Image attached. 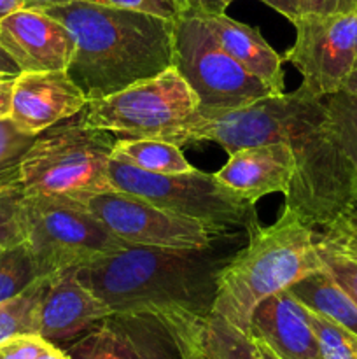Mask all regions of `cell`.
Wrapping results in <instances>:
<instances>
[{
  "label": "cell",
  "instance_id": "cell-35",
  "mask_svg": "<svg viewBox=\"0 0 357 359\" xmlns=\"http://www.w3.org/2000/svg\"><path fill=\"white\" fill-rule=\"evenodd\" d=\"M18 242H21V233L20 228H18L16 219H14L10 221V223H7L6 226L0 228V252H2L4 249L10 248V245L18 244Z\"/></svg>",
  "mask_w": 357,
  "mask_h": 359
},
{
  "label": "cell",
  "instance_id": "cell-6",
  "mask_svg": "<svg viewBox=\"0 0 357 359\" xmlns=\"http://www.w3.org/2000/svg\"><path fill=\"white\" fill-rule=\"evenodd\" d=\"M16 223L42 277L97 265L132 248L72 200L23 195Z\"/></svg>",
  "mask_w": 357,
  "mask_h": 359
},
{
  "label": "cell",
  "instance_id": "cell-27",
  "mask_svg": "<svg viewBox=\"0 0 357 359\" xmlns=\"http://www.w3.org/2000/svg\"><path fill=\"white\" fill-rule=\"evenodd\" d=\"M34 135L23 133L7 119H0V189L20 182V167Z\"/></svg>",
  "mask_w": 357,
  "mask_h": 359
},
{
  "label": "cell",
  "instance_id": "cell-13",
  "mask_svg": "<svg viewBox=\"0 0 357 359\" xmlns=\"http://www.w3.org/2000/svg\"><path fill=\"white\" fill-rule=\"evenodd\" d=\"M0 44L20 72L66 70L76 55L72 32L41 9L23 7L0 21Z\"/></svg>",
  "mask_w": 357,
  "mask_h": 359
},
{
  "label": "cell",
  "instance_id": "cell-12",
  "mask_svg": "<svg viewBox=\"0 0 357 359\" xmlns=\"http://www.w3.org/2000/svg\"><path fill=\"white\" fill-rule=\"evenodd\" d=\"M296 41L284 55L301 76V90L318 98L345 88L357 63V7L336 14H301Z\"/></svg>",
  "mask_w": 357,
  "mask_h": 359
},
{
  "label": "cell",
  "instance_id": "cell-24",
  "mask_svg": "<svg viewBox=\"0 0 357 359\" xmlns=\"http://www.w3.org/2000/svg\"><path fill=\"white\" fill-rule=\"evenodd\" d=\"M38 279L42 276L23 241L0 252V305L16 298Z\"/></svg>",
  "mask_w": 357,
  "mask_h": 359
},
{
  "label": "cell",
  "instance_id": "cell-19",
  "mask_svg": "<svg viewBox=\"0 0 357 359\" xmlns=\"http://www.w3.org/2000/svg\"><path fill=\"white\" fill-rule=\"evenodd\" d=\"M322 266L357 304V203L315 233Z\"/></svg>",
  "mask_w": 357,
  "mask_h": 359
},
{
  "label": "cell",
  "instance_id": "cell-23",
  "mask_svg": "<svg viewBox=\"0 0 357 359\" xmlns=\"http://www.w3.org/2000/svg\"><path fill=\"white\" fill-rule=\"evenodd\" d=\"M48 277L35 280L23 293L0 305V344L10 337L37 333L38 305L48 284Z\"/></svg>",
  "mask_w": 357,
  "mask_h": 359
},
{
  "label": "cell",
  "instance_id": "cell-44",
  "mask_svg": "<svg viewBox=\"0 0 357 359\" xmlns=\"http://www.w3.org/2000/svg\"><path fill=\"white\" fill-rule=\"evenodd\" d=\"M7 77H14V76H6V74H0V79H7Z\"/></svg>",
  "mask_w": 357,
  "mask_h": 359
},
{
  "label": "cell",
  "instance_id": "cell-7",
  "mask_svg": "<svg viewBox=\"0 0 357 359\" xmlns=\"http://www.w3.org/2000/svg\"><path fill=\"white\" fill-rule=\"evenodd\" d=\"M112 189L147 200L177 216L200 221L231 235L247 230L255 219V203L224 186L216 174L192 168L182 174H150L126 161L111 158Z\"/></svg>",
  "mask_w": 357,
  "mask_h": 359
},
{
  "label": "cell",
  "instance_id": "cell-40",
  "mask_svg": "<svg viewBox=\"0 0 357 359\" xmlns=\"http://www.w3.org/2000/svg\"><path fill=\"white\" fill-rule=\"evenodd\" d=\"M343 90L349 91V93L357 95V63H356V67H354L352 74L349 76V79H346L345 88H343Z\"/></svg>",
  "mask_w": 357,
  "mask_h": 359
},
{
  "label": "cell",
  "instance_id": "cell-28",
  "mask_svg": "<svg viewBox=\"0 0 357 359\" xmlns=\"http://www.w3.org/2000/svg\"><path fill=\"white\" fill-rule=\"evenodd\" d=\"M48 344L37 333L10 337L0 344V359H37Z\"/></svg>",
  "mask_w": 357,
  "mask_h": 359
},
{
  "label": "cell",
  "instance_id": "cell-29",
  "mask_svg": "<svg viewBox=\"0 0 357 359\" xmlns=\"http://www.w3.org/2000/svg\"><path fill=\"white\" fill-rule=\"evenodd\" d=\"M90 2L139 11V13L153 14V16H160L172 21L181 14L178 4L175 0H90Z\"/></svg>",
  "mask_w": 357,
  "mask_h": 359
},
{
  "label": "cell",
  "instance_id": "cell-5",
  "mask_svg": "<svg viewBox=\"0 0 357 359\" xmlns=\"http://www.w3.org/2000/svg\"><path fill=\"white\" fill-rule=\"evenodd\" d=\"M118 135L84 121L83 111L35 137L20 167L24 195L74 200L112 191L108 179Z\"/></svg>",
  "mask_w": 357,
  "mask_h": 359
},
{
  "label": "cell",
  "instance_id": "cell-21",
  "mask_svg": "<svg viewBox=\"0 0 357 359\" xmlns=\"http://www.w3.org/2000/svg\"><path fill=\"white\" fill-rule=\"evenodd\" d=\"M112 158L150 174H182L195 168L184 158L181 146L161 139L119 137Z\"/></svg>",
  "mask_w": 357,
  "mask_h": 359
},
{
  "label": "cell",
  "instance_id": "cell-10",
  "mask_svg": "<svg viewBox=\"0 0 357 359\" xmlns=\"http://www.w3.org/2000/svg\"><path fill=\"white\" fill-rule=\"evenodd\" d=\"M203 326L170 321L150 312H114L74 340L70 359H191Z\"/></svg>",
  "mask_w": 357,
  "mask_h": 359
},
{
  "label": "cell",
  "instance_id": "cell-16",
  "mask_svg": "<svg viewBox=\"0 0 357 359\" xmlns=\"http://www.w3.org/2000/svg\"><path fill=\"white\" fill-rule=\"evenodd\" d=\"M248 335L280 359H322L304 305L289 290L265 298L251 318Z\"/></svg>",
  "mask_w": 357,
  "mask_h": 359
},
{
  "label": "cell",
  "instance_id": "cell-25",
  "mask_svg": "<svg viewBox=\"0 0 357 359\" xmlns=\"http://www.w3.org/2000/svg\"><path fill=\"white\" fill-rule=\"evenodd\" d=\"M324 102L332 133L357 172V95L342 90Z\"/></svg>",
  "mask_w": 357,
  "mask_h": 359
},
{
  "label": "cell",
  "instance_id": "cell-26",
  "mask_svg": "<svg viewBox=\"0 0 357 359\" xmlns=\"http://www.w3.org/2000/svg\"><path fill=\"white\" fill-rule=\"evenodd\" d=\"M304 311L318 342L322 359H357V335L310 309L304 307Z\"/></svg>",
  "mask_w": 357,
  "mask_h": 359
},
{
  "label": "cell",
  "instance_id": "cell-2",
  "mask_svg": "<svg viewBox=\"0 0 357 359\" xmlns=\"http://www.w3.org/2000/svg\"><path fill=\"white\" fill-rule=\"evenodd\" d=\"M41 11L76 37L66 72L88 100L107 97L174 65V21L139 11L69 0Z\"/></svg>",
  "mask_w": 357,
  "mask_h": 359
},
{
  "label": "cell",
  "instance_id": "cell-15",
  "mask_svg": "<svg viewBox=\"0 0 357 359\" xmlns=\"http://www.w3.org/2000/svg\"><path fill=\"white\" fill-rule=\"evenodd\" d=\"M114 314L111 307L84 286L76 270H62L48 277L37 314V333L58 346L80 335Z\"/></svg>",
  "mask_w": 357,
  "mask_h": 359
},
{
  "label": "cell",
  "instance_id": "cell-3",
  "mask_svg": "<svg viewBox=\"0 0 357 359\" xmlns=\"http://www.w3.org/2000/svg\"><path fill=\"white\" fill-rule=\"evenodd\" d=\"M233 255L128 248L97 265L76 270L114 312H150L178 323H202L212 314L217 276Z\"/></svg>",
  "mask_w": 357,
  "mask_h": 359
},
{
  "label": "cell",
  "instance_id": "cell-37",
  "mask_svg": "<svg viewBox=\"0 0 357 359\" xmlns=\"http://www.w3.org/2000/svg\"><path fill=\"white\" fill-rule=\"evenodd\" d=\"M37 359H70V356L65 353V349H59L58 346L48 344L46 349L38 354Z\"/></svg>",
  "mask_w": 357,
  "mask_h": 359
},
{
  "label": "cell",
  "instance_id": "cell-31",
  "mask_svg": "<svg viewBox=\"0 0 357 359\" xmlns=\"http://www.w3.org/2000/svg\"><path fill=\"white\" fill-rule=\"evenodd\" d=\"M23 195L24 193L20 182L0 189V228L16 219L18 207H20Z\"/></svg>",
  "mask_w": 357,
  "mask_h": 359
},
{
  "label": "cell",
  "instance_id": "cell-4",
  "mask_svg": "<svg viewBox=\"0 0 357 359\" xmlns=\"http://www.w3.org/2000/svg\"><path fill=\"white\" fill-rule=\"evenodd\" d=\"M247 245L233 252L217 276L212 314L248 333L251 318L265 298L322 269L315 228L284 207L275 223L255 219L247 228Z\"/></svg>",
  "mask_w": 357,
  "mask_h": 359
},
{
  "label": "cell",
  "instance_id": "cell-43",
  "mask_svg": "<svg viewBox=\"0 0 357 359\" xmlns=\"http://www.w3.org/2000/svg\"><path fill=\"white\" fill-rule=\"evenodd\" d=\"M191 359H206V358L203 356V354H202V351H200V353H198V354H195V356H192Z\"/></svg>",
  "mask_w": 357,
  "mask_h": 359
},
{
  "label": "cell",
  "instance_id": "cell-34",
  "mask_svg": "<svg viewBox=\"0 0 357 359\" xmlns=\"http://www.w3.org/2000/svg\"><path fill=\"white\" fill-rule=\"evenodd\" d=\"M181 13L188 11H224L219 0H175Z\"/></svg>",
  "mask_w": 357,
  "mask_h": 359
},
{
  "label": "cell",
  "instance_id": "cell-22",
  "mask_svg": "<svg viewBox=\"0 0 357 359\" xmlns=\"http://www.w3.org/2000/svg\"><path fill=\"white\" fill-rule=\"evenodd\" d=\"M200 351L206 359H262L248 333L216 314L206 318Z\"/></svg>",
  "mask_w": 357,
  "mask_h": 359
},
{
  "label": "cell",
  "instance_id": "cell-14",
  "mask_svg": "<svg viewBox=\"0 0 357 359\" xmlns=\"http://www.w3.org/2000/svg\"><path fill=\"white\" fill-rule=\"evenodd\" d=\"M88 102L66 70L21 72L14 79L9 119L18 130L37 137L56 123L79 114Z\"/></svg>",
  "mask_w": 357,
  "mask_h": 359
},
{
  "label": "cell",
  "instance_id": "cell-11",
  "mask_svg": "<svg viewBox=\"0 0 357 359\" xmlns=\"http://www.w3.org/2000/svg\"><path fill=\"white\" fill-rule=\"evenodd\" d=\"M132 248L206 251L230 237L200 221L177 216L147 200L122 191L93 193L74 198Z\"/></svg>",
  "mask_w": 357,
  "mask_h": 359
},
{
  "label": "cell",
  "instance_id": "cell-41",
  "mask_svg": "<svg viewBox=\"0 0 357 359\" xmlns=\"http://www.w3.org/2000/svg\"><path fill=\"white\" fill-rule=\"evenodd\" d=\"M254 340H255V339H254ZM255 346H258V349H259V353H261L262 359H280L279 356H276L275 353H273L272 349H270L268 346H265V344L259 342V340H255Z\"/></svg>",
  "mask_w": 357,
  "mask_h": 359
},
{
  "label": "cell",
  "instance_id": "cell-39",
  "mask_svg": "<svg viewBox=\"0 0 357 359\" xmlns=\"http://www.w3.org/2000/svg\"><path fill=\"white\" fill-rule=\"evenodd\" d=\"M24 7H31V9H42V7L55 6V4L69 2V0H23Z\"/></svg>",
  "mask_w": 357,
  "mask_h": 359
},
{
  "label": "cell",
  "instance_id": "cell-8",
  "mask_svg": "<svg viewBox=\"0 0 357 359\" xmlns=\"http://www.w3.org/2000/svg\"><path fill=\"white\" fill-rule=\"evenodd\" d=\"M200 100L175 67L83 109L84 121L118 137L168 140L198 112Z\"/></svg>",
  "mask_w": 357,
  "mask_h": 359
},
{
  "label": "cell",
  "instance_id": "cell-18",
  "mask_svg": "<svg viewBox=\"0 0 357 359\" xmlns=\"http://www.w3.org/2000/svg\"><path fill=\"white\" fill-rule=\"evenodd\" d=\"M217 44L245 70L284 93V58L266 42L258 28L233 20L224 11H195Z\"/></svg>",
  "mask_w": 357,
  "mask_h": 359
},
{
  "label": "cell",
  "instance_id": "cell-33",
  "mask_svg": "<svg viewBox=\"0 0 357 359\" xmlns=\"http://www.w3.org/2000/svg\"><path fill=\"white\" fill-rule=\"evenodd\" d=\"M16 77L0 79V119H7L10 116V104H13V88Z\"/></svg>",
  "mask_w": 357,
  "mask_h": 359
},
{
  "label": "cell",
  "instance_id": "cell-17",
  "mask_svg": "<svg viewBox=\"0 0 357 359\" xmlns=\"http://www.w3.org/2000/svg\"><path fill=\"white\" fill-rule=\"evenodd\" d=\"M293 174V154L282 142L240 147L216 172L224 186L252 203L272 193L286 195Z\"/></svg>",
  "mask_w": 357,
  "mask_h": 359
},
{
  "label": "cell",
  "instance_id": "cell-38",
  "mask_svg": "<svg viewBox=\"0 0 357 359\" xmlns=\"http://www.w3.org/2000/svg\"><path fill=\"white\" fill-rule=\"evenodd\" d=\"M23 0H0V21L6 16H9L10 13H14V11L23 9Z\"/></svg>",
  "mask_w": 357,
  "mask_h": 359
},
{
  "label": "cell",
  "instance_id": "cell-20",
  "mask_svg": "<svg viewBox=\"0 0 357 359\" xmlns=\"http://www.w3.org/2000/svg\"><path fill=\"white\" fill-rule=\"evenodd\" d=\"M300 304L357 335V304L322 266L289 287Z\"/></svg>",
  "mask_w": 357,
  "mask_h": 359
},
{
  "label": "cell",
  "instance_id": "cell-36",
  "mask_svg": "<svg viewBox=\"0 0 357 359\" xmlns=\"http://www.w3.org/2000/svg\"><path fill=\"white\" fill-rule=\"evenodd\" d=\"M0 74H6V76H20V69H18V65L14 63V60L10 58L9 55H7L6 49L2 48V44H0Z\"/></svg>",
  "mask_w": 357,
  "mask_h": 359
},
{
  "label": "cell",
  "instance_id": "cell-32",
  "mask_svg": "<svg viewBox=\"0 0 357 359\" xmlns=\"http://www.w3.org/2000/svg\"><path fill=\"white\" fill-rule=\"evenodd\" d=\"M262 4H266L268 7H272L273 11H276L279 14H282L284 18L294 23L300 16V9H298V0H261Z\"/></svg>",
  "mask_w": 357,
  "mask_h": 359
},
{
  "label": "cell",
  "instance_id": "cell-1",
  "mask_svg": "<svg viewBox=\"0 0 357 359\" xmlns=\"http://www.w3.org/2000/svg\"><path fill=\"white\" fill-rule=\"evenodd\" d=\"M177 146L216 142L227 154L282 142L294 160L284 207L312 228H324L357 203V172L340 147L324 98L296 88L233 111H200L168 139Z\"/></svg>",
  "mask_w": 357,
  "mask_h": 359
},
{
  "label": "cell",
  "instance_id": "cell-42",
  "mask_svg": "<svg viewBox=\"0 0 357 359\" xmlns=\"http://www.w3.org/2000/svg\"><path fill=\"white\" fill-rule=\"evenodd\" d=\"M219 2H220V6H223V7H224V9H226V7H227V6H230V4H233V2H234V0H219Z\"/></svg>",
  "mask_w": 357,
  "mask_h": 359
},
{
  "label": "cell",
  "instance_id": "cell-9",
  "mask_svg": "<svg viewBox=\"0 0 357 359\" xmlns=\"http://www.w3.org/2000/svg\"><path fill=\"white\" fill-rule=\"evenodd\" d=\"M200 100V111H233L270 97L272 88L234 62L195 11L174 20V65Z\"/></svg>",
  "mask_w": 357,
  "mask_h": 359
},
{
  "label": "cell",
  "instance_id": "cell-30",
  "mask_svg": "<svg viewBox=\"0 0 357 359\" xmlns=\"http://www.w3.org/2000/svg\"><path fill=\"white\" fill-rule=\"evenodd\" d=\"M357 7V0H298L301 14H336Z\"/></svg>",
  "mask_w": 357,
  "mask_h": 359
}]
</instances>
